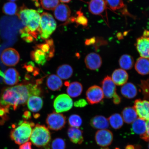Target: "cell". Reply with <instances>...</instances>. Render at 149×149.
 <instances>
[{"label":"cell","mask_w":149,"mask_h":149,"mask_svg":"<svg viewBox=\"0 0 149 149\" xmlns=\"http://www.w3.org/2000/svg\"><path fill=\"white\" fill-rule=\"evenodd\" d=\"M41 93L40 87L32 84H20L15 86L6 87L2 91L0 96V105L14 110L18 106L25 104L32 96H39Z\"/></svg>","instance_id":"obj_1"},{"label":"cell","mask_w":149,"mask_h":149,"mask_svg":"<svg viewBox=\"0 0 149 149\" xmlns=\"http://www.w3.org/2000/svg\"><path fill=\"white\" fill-rule=\"evenodd\" d=\"M34 123L24 121L20 122L18 125H14L10 133L11 139L18 145L24 144L29 141L34 127Z\"/></svg>","instance_id":"obj_2"},{"label":"cell","mask_w":149,"mask_h":149,"mask_svg":"<svg viewBox=\"0 0 149 149\" xmlns=\"http://www.w3.org/2000/svg\"><path fill=\"white\" fill-rule=\"evenodd\" d=\"M16 15L24 25L31 31H38L40 27V16L36 10L28 8L23 6L18 9Z\"/></svg>","instance_id":"obj_3"},{"label":"cell","mask_w":149,"mask_h":149,"mask_svg":"<svg viewBox=\"0 0 149 149\" xmlns=\"http://www.w3.org/2000/svg\"><path fill=\"white\" fill-rule=\"evenodd\" d=\"M30 139L35 146L44 148L51 142V133L45 126L37 124L32 130Z\"/></svg>","instance_id":"obj_4"},{"label":"cell","mask_w":149,"mask_h":149,"mask_svg":"<svg viewBox=\"0 0 149 149\" xmlns=\"http://www.w3.org/2000/svg\"><path fill=\"white\" fill-rule=\"evenodd\" d=\"M57 24L52 15L48 13H42L40 16V27L38 30L41 38L48 39L54 31Z\"/></svg>","instance_id":"obj_5"},{"label":"cell","mask_w":149,"mask_h":149,"mask_svg":"<svg viewBox=\"0 0 149 149\" xmlns=\"http://www.w3.org/2000/svg\"><path fill=\"white\" fill-rule=\"evenodd\" d=\"M46 123L49 129L58 131L64 127L66 123V118L62 113L53 112L48 115Z\"/></svg>","instance_id":"obj_6"},{"label":"cell","mask_w":149,"mask_h":149,"mask_svg":"<svg viewBox=\"0 0 149 149\" xmlns=\"http://www.w3.org/2000/svg\"><path fill=\"white\" fill-rule=\"evenodd\" d=\"M1 60L3 64L7 66H15L19 62L20 55L17 51L12 48L3 50L1 56Z\"/></svg>","instance_id":"obj_7"},{"label":"cell","mask_w":149,"mask_h":149,"mask_svg":"<svg viewBox=\"0 0 149 149\" xmlns=\"http://www.w3.org/2000/svg\"><path fill=\"white\" fill-rule=\"evenodd\" d=\"M73 101L68 95L62 94L56 98L54 107L57 113L64 112L69 111L73 106Z\"/></svg>","instance_id":"obj_8"},{"label":"cell","mask_w":149,"mask_h":149,"mask_svg":"<svg viewBox=\"0 0 149 149\" xmlns=\"http://www.w3.org/2000/svg\"><path fill=\"white\" fill-rule=\"evenodd\" d=\"M136 47L141 57L149 58V31H144L142 36L137 39Z\"/></svg>","instance_id":"obj_9"},{"label":"cell","mask_w":149,"mask_h":149,"mask_svg":"<svg viewBox=\"0 0 149 149\" xmlns=\"http://www.w3.org/2000/svg\"><path fill=\"white\" fill-rule=\"evenodd\" d=\"M86 96L87 102L91 105L99 103L104 97L102 88L97 85L89 87L87 91Z\"/></svg>","instance_id":"obj_10"},{"label":"cell","mask_w":149,"mask_h":149,"mask_svg":"<svg viewBox=\"0 0 149 149\" xmlns=\"http://www.w3.org/2000/svg\"><path fill=\"white\" fill-rule=\"evenodd\" d=\"M95 137L97 144L100 146L106 147L111 144L113 135L110 130L107 129L100 130L96 132Z\"/></svg>","instance_id":"obj_11"},{"label":"cell","mask_w":149,"mask_h":149,"mask_svg":"<svg viewBox=\"0 0 149 149\" xmlns=\"http://www.w3.org/2000/svg\"><path fill=\"white\" fill-rule=\"evenodd\" d=\"M134 108L138 116L146 121L149 120V101L137 99L135 100Z\"/></svg>","instance_id":"obj_12"},{"label":"cell","mask_w":149,"mask_h":149,"mask_svg":"<svg viewBox=\"0 0 149 149\" xmlns=\"http://www.w3.org/2000/svg\"><path fill=\"white\" fill-rule=\"evenodd\" d=\"M101 84L104 96L106 98H113L117 94L116 85L113 82L110 76H107L104 78L102 80Z\"/></svg>","instance_id":"obj_13"},{"label":"cell","mask_w":149,"mask_h":149,"mask_svg":"<svg viewBox=\"0 0 149 149\" xmlns=\"http://www.w3.org/2000/svg\"><path fill=\"white\" fill-rule=\"evenodd\" d=\"M85 63L87 68L91 70H97L101 66L102 60L101 57L98 54L91 53L86 57Z\"/></svg>","instance_id":"obj_14"},{"label":"cell","mask_w":149,"mask_h":149,"mask_svg":"<svg viewBox=\"0 0 149 149\" xmlns=\"http://www.w3.org/2000/svg\"><path fill=\"white\" fill-rule=\"evenodd\" d=\"M2 77L3 81L5 84L12 86L17 84L20 79L18 71L14 68L8 69L3 74Z\"/></svg>","instance_id":"obj_15"},{"label":"cell","mask_w":149,"mask_h":149,"mask_svg":"<svg viewBox=\"0 0 149 149\" xmlns=\"http://www.w3.org/2000/svg\"><path fill=\"white\" fill-rule=\"evenodd\" d=\"M54 15L57 19L64 22L68 19L71 15V10L68 5L61 4L54 9Z\"/></svg>","instance_id":"obj_16"},{"label":"cell","mask_w":149,"mask_h":149,"mask_svg":"<svg viewBox=\"0 0 149 149\" xmlns=\"http://www.w3.org/2000/svg\"><path fill=\"white\" fill-rule=\"evenodd\" d=\"M107 6L104 0H91L89 3L88 9L92 14L100 15L105 10Z\"/></svg>","instance_id":"obj_17"},{"label":"cell","mask_w":149,"mask_h":149,"mask_svg":"<svg viewBox=\"0 0 149 149\" xmlns=\"http://www.w3.org/2000/svg\"><path fill=\"white\" fill-rule=\"evenodd\" d=\"M111 79L115 85L123 86L126 84L128 79V74L125 70L117 69L113 72Z\"/></svg>","instance_id":"obj_18"},{"label":"cell","mask_w":149,"mask_h":149,"mask_svg":"<svg viewBox=\"0 0 149 149\" xmlns=\"http://www.w3.org/2000/svg\"><path fill=\"white\" fill-rule=\"evenodd\" d=\"M68 135L70 141L74 144H81L83 142V132L79 128L70 127L68 129Z\"/></svg>","instance_id":"obj_19"},{"label":"cell","mask_w":149,"mask_h":149,"mask_svg":"<svg viewBox=\"0 0 149 149\" xmlns=\"http://www.w3.org/2000/svg\"><path fill=\"white\" fill-rule=\"evenodd\" d=\"M132 133L136 134L140 137L146 134L147 130V122L139 118L132 123L131 127Z\"/></svg>","instance_id":"obj_20"},{"label":"cell","mask_w":149,"mask_h":149,"mask_svg":"<svg viewBox=\"0 0 149 149\" xmlns=\"http://www.w3.org/2000/svg\"><path fill=\"white\" fill-rule=\"evenodd\" d=\"M92 127L96 129H107L109 127V123L107 119L102 115H97L91 119L90 122Z\"/></svg>","instance_id":"obj_21"},{"label":"cell","mask_w":149,"mask_h":149,"mask_svg":"<svg viewBox=\"0 0 149 149\" xmlns=\"http://www.w3.org/2000/svg\"><path fill=\"white\" fill-rule=\"evenodd\" d=\"M135 69L142 75L149 74V58L140 57L137 59L135 65Z\"/></svg>","instance_id":"obj_22"},{"label":"cell","mask_w":149,"mask_h":149,"mask_svg":"<svg viewBox=\"0 0 149 149\" xmlns=\"http://www.w3.org/2000/svg\"><path fill=\"white\" fill-rule=\"evenodd\" d=\"M27 107L33 112L40 111L43 105L42 99L38 96H32L30 97L27 102Z\"/></svg>","instance_id":"obj_23"},{"label":"cell","mask_w":149,"mask_h":149,"mask_svg":"<svg viewBox=\"0 0 149 149\" xmlns=\"http://www.w3.org/2000/svg\"><path fill=\"white\" fill-rule=\"evenodd\" d=\"M120 92L123 96L128 99L133 98L137 94V87L131 83H126L123 85Z\"/></svg>","instance_id":"obj_24"},{"label":"cell","mask_w":149,"mask_h":149,"mask_svg":"<svg viewBox=\"0 0 149 149\" xmlns=\"http://www.w3.org/2000/svg\"><path fill=\"white\" fill-rule=\"evenodd\" d=\"M122 115L124 121L128 124L133 123L138 117L134 107L125 108L122 111Z\"/></svg>","instance_id":"obj_25"},{"label":"cell","mask_w":149,"mask_h":149,"mask_svg":"<svg viewBox=\"0 0 149 149\" xmlns=\"http://www.w3.org/2000/svg\"><path fill=\"white\" fill-rule=\"evenodd\" d=\"M46 84L50 90L55 91L59 90L63 86L62 80L54 74L50 75L47 80Z\"/></svg>","instance_id":"obj_26"},{"label":"cell","mask_w":149,"mask_h":149,"mask_svg":"<svg viewBox=\"0 0 149 149\" xmlns=\"http://www.w3.org/2000/svg\"><path fill=\"white\" fill-rule=\"evenodd\" d=\"M83 87L81 83L75 81L69 85L67 89L68 95L72 97H76L79 96L83 92Z\"/></svg>","instance_id":"obj_27"},{"label":"cell","mask_w":149,"mask_h":149,"mask_svg":"<svg viewBox=\"0 0 149 149\" xmlns=\"http://www.w3.org/2000/svg\"><path fill=\"white\" fill-rule=\"evenodd\" d=\"M57 76L63 79H67L71 77L73 73V70L70 65L63 64L59 66L57 70Z\"/></svg>","instance_id":"obj_28"},{"label":"cell","mask_w":149,"mask_h":149,"mask_svg":"<svg viewBox=\"0 0 149 149\" xmlns=\"http://www.w3.org/2000/svg\"><path fill=\"white\" fill-rule=\"evenodd\" d=\"M31 57L33 60L40 65H44L47 61L46 54L38 48L31 52Z\"/></svg>","instance_id":"obj_29"},{"label":"cell","mask_w":149,"mask_h":149,"mask_svg":"<svg viewBox=\"0 0 149 149\" xmlns=\"http://www.w3.org/2000/svg\"><path fill=\"white\" fill-rule=\"evenodd\" d=\"M134 59L132 56L124 54L121 56L119 60V64L121 68L124 70H131L134 66Z\"/></svg>","instance_id":"obj_30"},{"label":"cell","mask_w":149,"mask_h":149,"mask_svg":"<svg viewBox=\"0 0 149 149\" xmlns=\"http://www.w3.org/2000/svg\"><path fill=\"white\" fill-rule=\"evenodd\" d=\"M108 120L111 127L115 130L120 129L124 124L122 115L118 113L112 115Z\"/></svg>","instance_id":"obj_31"},{"label":"cell","mask_w":149,"mask_h":149,"mask_svg":"<svg viewBox=\"0 0 149 149\" xmlns=\"http://www.w3.org/2000/svg\"><path fill=\"white\" fill-rule=\"evenodd\" d=\"M20 33L22 39L28 43L33 42L34 39L36 38L38 34L37 31H32L27 27L20 29Z\"/></svg>","instance_id":"obj_32"},{"label":"cell","mask_w":149,"mask_h":149,"mask_svg":"<svg viewBox=\"0 0 149 149\" xmlns=\"http://www.w3.org/2000/svg\"><path fill=\"white\" fill-rule=\"evenodd\" d=\"M18 9L16 3L11 1L5 3L2 8L3 13L9 15H14L16 14Z\"/></svg>","instance_id":"obj_33"},{"label":"cell","mask_w":149,"mask_h":149,"mask_svg":"<svg viewBox=\"0 0 149 149\" xmlns=\"http://www.w3.org/2000/svg\"><path fill=\"white\" fill-rule=\"evenodd\" d=\"M106 5L113 11L121 10L125 8L122 0H104Z\"/></svg>","instance_id":"obj_34"},{"label":"cell","mask_w":149,"mask_h":149,"mask_svg":"<svg viewBox=\"0 0 149 149\" xmlns=\"http://www.w3.org/2000/svg\"><path fill=\"white\" fill-rule=\"evenodd\" d=\"M43 8L47 10H54L59 4V0H40Z\"/></svg>","instance_id":"obj_35"},{"label":"cell","mask_w":149,"mask_h":149,"mask_svg":"<svg viewBox=\"0 0 149 149\" xmlns=\"http://www.w3.org/2000/svg\"><path fill=\"white\" fill-rule=\"evenodd\" d=\"M68 122L71 127L79 128L82 124V120L79 115L73 114L70 115L69 118Z\"/></svg>","instance_id":"obj_36"},{"label":"cell","mask_w":149,"mask_h":149,"mask_svg":"<svg viewBox=\"0 0 149 149\" xmlns=\"http://www.w3.org/2000/svg\"><path fill=\"white\" fill-rule=\"evenodd\" d=\"M77 16L74 18V21L76 22L77 25H80L83 26L84 27H86L88 25V20L86 17L84 15L83 13L81 11H77Z\"/></svg>","instance_id":"obj_37"},{"label":"cell","mask_w":149,"mask_h":149,"mask_svg":"<svg viewBox=\"0 0 149 149\" xmlns=\"http://www.w3.org/2000/svg\"><path fill=\"white\" fill-rule=\"evenodd\" d=\"M51 148L52 149H65L66 143L64 139L57 138L52 141Z\"/></svg>","instance_id":"obj_38"},{"label":"cell","mask_w":149,"mask_h":149,"mask_svg":"<svg viewBox=\"0 0 149 149\" xmlns=\"http://www.w3.org/2000/svg\"><path fill=\"white\" fill-rule=\"evenodd\" d=\"M9 109L8 107L0 105V117L3 120L8 119L7 114L9 113Z\"/></svg>","instance_id":"obj_39"},{"label":"cell","mask_w":149,"mask_h":149,"mask_svg":"<svg viewBox=\"0 0 149 149\" xmlns=\"http://www.w3.org/2000/svg\"><path fill=\"white\" fill-rule=\"evenodd\" d=\"M87 105V103L84 99H80L74 102V107H83Z\"/></svg>","instance_id":"obj_40"},{"label":"cell","mask_w":149,"mask_h":149,"mask_svg":"<svg viewBox=\"0 0 149 149\" xmlns=\"http://www.w3.org/2000/svg\"><path fill=\"white\" fill-rule=\"evenodd\" d=\"M23 68H25L28 72H32L34 70V65L32 62H29L25 64Z\"/></svg>","instance_id":"obj_41"},{"label":"cell","mask_w":149,"mask_h":149,"mask_svg":"<svg viewBox=\"0 0 149 149\" xmlns=\"http://www.w3.org/2000/svg\"><path fill=\"white\" fill-rule=\"evenodd\" d=\"M147 130L146 134L141 138L145 141H149V120L147 121Z\"/></svg>","instance_id":"obj_42"},{"label":"cell","mask_w":149,"mask_h":149,"mask_svg":"<svg viewBox=\"0 0 149 149\" xmlns=\"http://www.w3.org/2000/svg\"><path fill=\"white\" fill-rule=\"evenodd\" d=\"M32 144L31 142L27 141V142L20 145L19 149H33L31 148Z\"/></svg>","instance_id":"obj_43"},{"label":"cell","mask_w":149,"mask_h":149,"mask_svg":"<svg viewBox=\"0 0 149 149\" xmlns=\"http://www.w3.org/2000/svg\"><path fill=\"white\" fill-rule=\"evenodd\" d=\"M113 103L117 105V104H118L120 103L121 102V98L118 94H117L113 98Z\"/></svg>","instance_id":"obj_44"},{"label":"cell","mask_w":149,"mask_h":149,"mask_svg":"<svg viewBox=\"0 0 149 149\" xmlns=\"http://www.w3.org/2000/svg\"><path fill=\"white\" fill-rule=\"evenodd\" d=\"M31 116V113L27 111L25 112L23 116V118L26 120H28V119L30 118Z\"/></svg>","instance_id":"obj_45"},{"label":"cell","mask_w":149,"mask_h":149,"mask_svg":"<svg viewBox=\"0 0 149 149\" xmlns=\"http://www.w3.org/2000/svg\"><path fill=\"white\" fill-rule=\"evenodd\" d=\"M94 42H95V39L92 38L86 41L85 44L86 45H89L94 43Z\"/></svg>","instance_id":"obj_46"},{"label":"cell","mask_w":149,"mask_h":149,"mask_svg":"<svg viewBox=\"0 0 149 149\" xmlns=\"http://www.w3.org/2000/svg\"><path fill=\"white\" fill-rule=\"evenodd\" d=\"M125 149H135V148L133 145H128L126 147Z\"/></svg>","instance_id":"obj_47"},{"label":"cell","mask_w":149,"mask_h":149,"mask_svg":"<svg viewBox=\"0 0 149 149\" xmlns=\"http://www.w3.org/2000/svg\"><path fill=\"white\" fill-rule=\"evenodd\" d=\"M59 1L62 3H69L71 0H59Z\"/></svg>","instance_id":"obj_48"},{"label":"cell","mask_w":149,"mask_h":149,"mask_svg":"<svg viewBox=\"0 0 149 149\" xmlns=\"http://www.w3.org/2000/svg\"><path fill=\"white\" fill-rule=\"evenodd\" d=\"M31 1H35V5H36V6L38 7L39 6V5H40V4H39L38 2V0H31Z\"/></svg>","instance_id":"obj_49"},{"label":"cell","mask_w":149,"mask_h":149,"mask_svg":"<svg viewBox=\"0 0 149 149\" xmlns=\"http://www.w3.org/2000/svg\"><path fill=\"white\" fill-rule=\"evenodd\" d=\"M8 1H9L11 2H14V1H18V0H8Z\"/></svg>","instance_id":"obj_50"},{"label":"cell","mask_w":149,"mask_h":149,"mask_svg":"<svg viewBox=\"0 0 149 149\" xmlns=\"http://www.w3.org/2000/svg\"><path fill=\"white\" fill-rule=\"evenodd\" d=\"M101 149H109V148H102Z\"/></svg>","instance_id":"obj_51"},{"label":"cell","mask_w":149,"mask_h":149,"mask_svg":"<svg viewBox=\"0 0 149 149\" xmlns=\"http://www.w3.org/2000/svg\"><path fill=\"white\" fill-rule=\"evenodd\" d=\"M148 148L149 149V144H148Z\"/></svg>","instance_id":"obj_52"}]
</instances>
